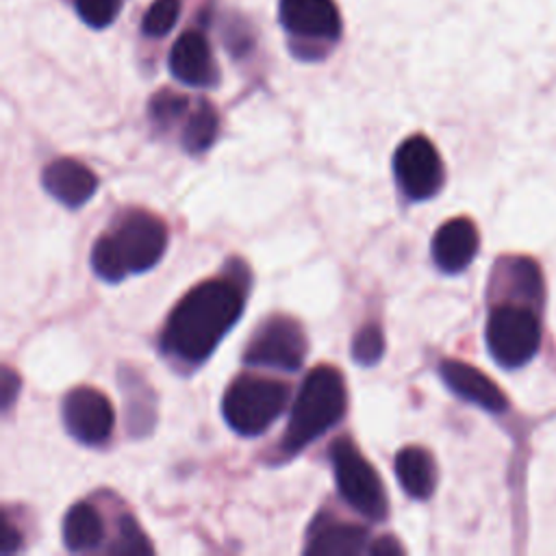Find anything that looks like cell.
Listing matches in <instances>:
<instances>
[{
    "label": "cell",
    "mask_w": 556,
    "mask_h": 556,
    "mask_svg": "<svg viewBox=\"0 0 556 556\" xmlns=\"http://www.w3.org/2000/svg\"><path fill=\"white\" fill-rule=\"evenodd\" d=\"M308 352V339L293 317L271 315L250 337L243 363L252 367H271L295 371Z\"/></svg>",
    "instance_id": "8"
},
{
    "label": "cell",
    "mask_w": 556,
    "mask_h": 556,
    "mask_svg": "<svg viewBox=\"0 0 556 556\" xmlns=\"http://www.w3.org/2000/svg\"><path fill=\"white\" fill-rule=\"evenodd\" d=\"M180 9V0H154L141 17V33L152 39L165 37L178 24Z\"/></svg>",
    "instance_id": "20"
},
{
    "label": "cell",
    "mask_w": 556,
    "mask_h": 556,
    "mask_svg": "<svg viewBox=\"0 0 556 556\" xmlns=\"http://www.w3.org/2000/svg\"><path fill=\"white\" fill-rule=\"evenodd\" d=\"M287 402L289 387L285 382L241 374L224 391L222 415L237 434L258 437L280 417Z\"/></svg>",
    "instance_id": "5"
},
{
    "label": "cell",
    "mask_w": 556,
    "mask_h": 556,
    "mask_svg": "<svg viewBox=\"0 0 556 556\" xmlns=\"http://www.w3.org/2000/svg\"><path fill=\"white\" fill-rule=\"evenodd\" d=\"M41 187L59 204L67 208H80L93 198L98 189V178L85 163L63 156L50 161L41 169Z\"/></svg>",
    "instance_id": "14"
},
{
    "label": "cell",
    "mask_w": 556,
    "mask_h": 556,
    "mask_svg": "<svg viewBox=\"0 0 556 556\" xmlns=\"http://www.w3.org/2000/svg\"><path fill=\"white\" fill-rule=\"evenodd\" d=\"M393 469L400 486L413 500H428L437 486V465L432 454L419 445H406L395 454Z\"/></svg>",
    "instance_id": "16"
},
{
    "label": "cell",
    "mask_w": 556,
    "mask_h": 556,
    "mask_svg": "<svg viewBox=\"0 0 556 556\" xmlns=\"http://www.w3.org/2000/svg\"><path fill=\"white\" fill-rule=\"evenodd\" d=\"M484 341L493 361L506 369L530 363L541 348V319L536 306L506 300L489 311Z\"/></svg>",
    "instance_id": "6"
},
{
    "label": "cell",
    "mask_w": 556,
    "mask_h": 556,
    "mask_svg": "<svg viewBox=\"0 0 556 556\" xmlns=\"http://www.w3.org/2000/svg\"><path fill=\"white\" fill-rule=\"evenodd\" d=\"M393 174L400 191L421 202L437 195L445 182V167L439 150L426 135L406 137L393 154Z\"/></svg>",
    "instance_id": "9"
},
{
    "label": "cell",
    "mask_w": 556,
    "mask_h": 556,
    "mask_svg": "<svg viewBox=\"0 0 556 556\" xmlns=\"http://www.w3.org/2000/svg\"><path fill=\"white\" fill-rule=\"evenodd\" d=\"M330 463L341 500L361 517L374 523L384 521L389 515V495L384 482L350 437H339L332 441Z\"/></svg>",
    "instance_id": "7"
},
{
    "label": "cell",
    "mask_w": 556,
    "mask_h": 556,
    "mask_svg": "<svg viewBox=\"0 0 556 556\" xmlns=\"http://www.w3.org/2000/svg\"><path fill=\"white\" fill-rule=\"evenodd\" d=\"M61 419L72 439L83 445H102L115 428V410L104 393L93 387H74L63 395Z\"/></svg>",
    "instance_id": "10"
},
{
    "label": "cell",
    "mask_w": 556,
    "mask_h": 556,
    "mask_svg": "<svg viewBox=\"0 0 556 556\" xmlns=\"http://www.w3.org/2000/svg\"><path fill=\"white\" fill-rule=\"evenodd\" d=\"M167 224L143 208H128L115 217L89 252V265L100 280L122 282L130 274L152 269L165 254Z\"/></svg>",
    "instance_id": "2"
},
{
    "label": "cell",
    "mask_w": 556,
    "mask_h": 556,
    "mask_svg": "<svg viewBox=\"0 0 556 556\" xmlns=\"http://www.w3.org/2000/svg\"><path fill=\"white\" fill-rule=\"evenodd\" d=\"M169 74L187 85L198 89H208L219 83V65L211 50L208 39L202 30H185L174 46L169 48L167 56Z\"/></svg>",
    "instance_id": "11"
},
{
    "label": "cell",
    "mask_w": 556,
    "mask_h": 556,
    "mask_svg": "<svg viewBox=\"0 0 556 556\" xmlns=\"http://www.w3.org/2000/svg\"><path fill=\"white\" fill-rule=\"evenodd\" d=\"M191 106L193 102L187 96L172 89H161L148 102V117L156 130H167L176 122L185 119Z\"/></svg>",
    "instance_id": "19"
},
{
    "label": "cell",
    "mask_w": 556,
    "mask_h": 556,
    "mask_svg": "<svg viewBox=\"0 0 556 556\" xmlns=\"http://www.w3.org/2000/svg\"><path fill=\"white\" fill-rule=\"evenodd\" d=\"M439 376L443 384L460 400L476 404L493 415H502L508 410V400L504 391L473 365L458 358H443L439 363Z\"/></svg>",
    "instance_id": "12"
},
{
    "label": "cell",
    "mask_w": 556,
    "mask_h": 556,
    "mask_svg": "<svg viewBox=\"0 0 556 556\" xmlns=\"http://www.w3.org/2000/svg\"><path fill=\"white\" fill-rule=\"evenodd\" d=\"M61 536L70 552L96 549L104 539L102 515L93 504L76 502L63 517Z\"/></svg>",
    "instance_id": "17"
},
{
    "label": "cell",
    "mask_w": 556,
    "mask_h": 556,
    "mask_svg": "<svg viewBox=\"0 0 556 556\" xmlns=\"http://www.w3.org/2000/svg\"><path fill=\"white\" fill-rule=\"evenodd\" d=\"M278 24L289 52L300 61H321L343 37V17L334 0H278Z\"/></svg>",
    "instance_id": "4"
},
{
    "label": "cell",
    "mask_w": 556,
    "mask_h": 556,
    "mask_svg": "<svg viewBox=\"0 0 556 556\" xmlns=\"http://www.w3.org/2000/svg\"><path fill=\"white\" fill-rule=\"evenodd\" d=\"M111 554H152L154 547L139 528V523L130 517L124 515L117 523V536L115 543L109 547Z\"/></svg>",
    "instance_id": "23"
},
{
    "label": "cell",
    "mask_w": 556,
    "mask_h": 556,
    "mask_svg": "<svg viewBox=\"0 0 556 556\" xmlns=\"http://www.w3.org/2000/svg\"><path fill=\"white\" fill-rule=\"evenodd\" d=\"M217 130H219V115L215 106L208 100H195L189 115L185 117L180 146L189 154H202L213 146Z\"/></svg>",
    "instance_id": "18"
},
{
    "label": "cell",
    "mask_w": 556,
    "mask_h": 556,
    "mask_svg": "<svg viewBox=\"0 0 556 556\" xmlns=\"http://www.w3.org/2000/svg\"><path fill=\"white\" fill-rule=\"evenodd\" d=\"M72 4L85 26L102 30L119 17L124 0H72Z\"/></svg>",
    "instance_id": "22"
},
{
    "label": "cell",
    "mask_w": 556,
    "mask_h": 556,
    "mask_svg": "<svg viewBox=\"0 0 556 556\" xmlns=\"http://www.w3.org/2000/svg\"><path fill=\"white\" fill-rule=\"evenodd\" d=\"M480 235L469 217H452L432 237V261L443 274H460L478 254Z\"/></svg>",
    "instance_id": "13"
},
{
    "label": "cell",
    "mask_w": 556,
    "mask_h": 556,
    "mask_svg": "<svg viewBox=\"0 0 556 556\" xmlns=\"http://www.w3.org/2000/svg\"><path fill=\"white\" fill-rule=\"evenodd\" d=\"M384 356V332L378 324L369 321L358 328L352 339V358L361 367H374Z\"/></svg>",
    "instance_id": "21"
},
{
    "label": "cell",
    "mask_w": 556,
    "mask_h": 556,
    "mask_svg": "<svg viewBox=\"0 0 556 556\" xmlns=\"http://www.w3.org/2000/svg\"><path fill=\"white\" fill-rule=\"evenodd\" d=\"M20 547H22L20 530L11 523V519L7 515H2V523H0V554L9 556V554L17 552Z\"/></svg>",
    "instance_id": "24"
},
{
    "label": "cell",
    "mask_w": 556,
    "mask_h": 556,
    "mask_svg": "<svg viewBox=\"0 0 556 556\" xmlns=\"http://www.w3.org/2000/svg\"><path fill=\"white\" fill-rule=\"evenodd\" d=\"M348 408V393L343 374L332 365H317L304 378L282 441L280 452L287 456L300 454L306 445L337 426Z\"/></svg>",
    "instance_id": "3"
},
{
    "label": "cell",
    "mask_w": 556,
    "mask_h": 556,
    "mask_svg": "<svg viewBox=\"0 0 556 556\" xmlns=\"http://www.w3.org/2000/svg\"><path fill=\"white\" fill-rule=\"evenodd\" d=\"M367 552L376 556H387V554H404V547L393 536H380L367 547Z\"/></svg>",
    "instance_id": "26"
},
{
    "label": "cell",
    "mask_w": 556,
    "mask_h": 556,
    "mask_svg": "<svg viewBox=\"0 0 556 556\" xmlns=\"http://www.w3.org/2000/svg\"><path fill=\"white\" fill-rule=\"evenodd\" d=\"M22 389V382H20V376L11 369V367H2V408L9 410L11 404L17 400V393Z\"/></svg>",
    "instance_id": "25"
},
{
    "label": "cell",
    "mask_w": 556,
    "mask_h": 556,
    "mask_svg": "<svg viewBox=\"0 0 556 556\" xmlns=\"http://www.w3.org/2000/svg\"><path fill=\"white\" fill-rule=\"evenodd\" d=\"M245 293L228 278L191 287L172 308L161 332V350L176 363H204L241 317Z\"/></svg>",
    "instance_id": "1"
},
{
    "label": "cell",
    "mask_w": 556,
    "mask_h": 556,
    "mask_svg": "<svg viewBox=\"0 0 556 556\" xmlns=\"http://www.w3.org/2000/svg\"><path fill=\"white\" fill-rule=\"evenodd\" d=\"M367 545V530L356 523L341 521L330 515H319L306 534L304 554H361Z\"/></svg>",
    "instance_id": "15"
}]
</instances>
